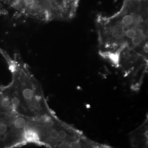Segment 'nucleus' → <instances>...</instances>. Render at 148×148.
Listing matches in <instances>:
<instances>
[{
	"instance_id": "7",
	"label": "nucleus",
	"mask_w": 148,
	"mask_h": 148,
	"mask_svg": "<svg viewBox=\"0 0 148 148\" xmlns=\"http://www.w3.org/2000/svg\"><path fill=\"white\" fill-rule=\"evenodd\" d=\"M49 136L51 139L56 140L58 138V131L55 129L52 130L49 132Z\"/></svg>"
},
{
	"instance_id": "2",
	"label": "nucleus",
	"mask_w": 148,
	"mask_h": 148,
	"mask_svg": "<svg viewBox=\"0 0 148 148\" xmlns=\"http://www.w3.org/2000/svg\"><path fill=\"white\" fill-rule=\"evenodd\" d=\"M24 137L29 141H36L39 139L38 132L33 128H27L24 132Z\"/></svg>"
},
{
	"instance_id": "10",
	"label": "nucleus",
	"mask_w": 148,
	"mask_h": 148,
	"mask_svg": "<svg viewBox=\"0 0 148 148\" xmlns=\"http://www.w3.org/2000/svg\"><path fill=\"white\" fill-rule=\"evenodd\" d=\"M69 147L71 148H79L81 146L79 143L74 141L70 143Z\"/></svg>"
},
{
	"instance_id": "4",
	"label": "nucleus",
	"mask_w": 148,
	"mask_h": 148,
	"mask_svg": "<svg viewBox=\"0 0 148 148\" xmlns=\"http://www.w3.org/2000/svg\"><path fill=\"white\" fill-rule=\"evenodd\" d=\"M22 94L24 98L28 101H31L34 97V91L31 88H25L22 91Z\"/></svg>"
},
{
	"instance_id": "1",
	"label": "nucleus",
	"mask_w": 148,
	"mask_h": 148,
	"mask_svg": "<svg viewBox=\"0 0 148 148\" xmlns=\"http://www.w3.org/2000/svg\"><path fill=\"white\" fill-rule=\"evenodd\" d=\"M99 53L114 64L147 60L148 0H124L118 11L95 19Z\"/></svg>"
},
{
	"instance_id": "3",
	"label": "nucleus",
	"mask_w": 148,
	"mask_h": 148,
	"mask_svg": "<svg viewBox=\"0 0 148 148\" xmlns=\"http://www.w3.org/2000/svg\"><path fill=\"white\" fill-rule=\"evenodd\" d=\"M27 124L26 119L24 118L18 117L14 120V127L16 129H22L25 127Z\"/></svg>"
},
{
	"instance_id": "9",
	"label": "nucleus",
	"mask_w": 148,
	"mask_h": 148,
	"mask_svg": "<svg viewBox=\"0 0 148 148\" xmlns=\"http://www.w3.org/2000/svg\"><path fill=\"white\" fill-rule=\"evenodd\" d=\"M58 137L59 139L63 140L67 137V133L64 130H60L58 132Z\"/></svg>"
},
{
	"instance_id": "6",
	"label": "nucleus",
	"mask_w": 148,
	"mask_h": 148,
	"mask_svg": "<svg viewBox=\"0 0 148 148\" xmlns=\"http://www.w3.org/2000/svg\"><path fill=\"white\" fill-rule=\"evenodd\" d=\"M20 100L18 97L14 96L11 100V104L14 108H17L20 105Z\"/></svg>"
},
{
	"instance_id": "5",
	"label": "nucleus",
	"mask_w": 148,
	"mask_h": 148,
	"mask_svg": "<svg viewBox=\"0 0 148 148\" xmlns=\"http://www.w3.org/2000/svg\"><path fill=\"white\" fill-rule=\"evenodd\" d=\"M1 104L3 108H8L11 105V100L8 97H4L1 101Z\"/></svg>"
},
{
	"instance_id": "8",
	"label": "nucleus",
	"mask_w": 148,
	"mask_h": 148,
	"mask_svg": "<svg viewBox=\"0 0 148 148\" xmlns=\"http://www.w3.org/2000/svg\"><path fill=\"white\" fill-rule=\"evenodd\" d=\"M8 130V126L5 123H0V134H5Z\"/></svg>"
}]
</instances>
